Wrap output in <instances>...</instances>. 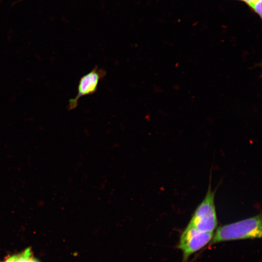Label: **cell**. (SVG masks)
<instances>
[{
  "instance_id": "obj_5",
  "label": "cell",
  "mask_w": 262,
  "mask_h": 262,
  "mask_svg": "<svg viewBox=\"0 0 262 262\" xmlns=\"http://www.w3.org/2000/svg\"><path fill=\"white\" fill-rule=\"evenodd\" d=\"M2 262H39L33 256L32 251L28 248L23 251L11 256Z\"/></svg>"
},
{
  "instance_id": "obj_2",
  "label": "cell",
  "mask_w": 262,
  "mask_h": 262,
  "mask_svg": "<svg viewBox=\"0 0 262 262\" xmlns=\"http://www.w3.org/2000/svg\"><path fill=\"white\" fill-rule=\"evenodd\" d=\"M214 198V193L211 190L210 187L188 225L200 231L213 232L217 225Z\"/></svg>"
},
{
  "instance_id": "obj_4",
  "label": "cell",
  "mask_w": 262,
  "mask_h": 262,
  "mask_svg": "<svg viewBox=\"0 0 262 262\" xmlns=\"http://www.w3.org/2000/svg\"><path fill=\"white\" fill-rule=\"evenodd\" d=\"M106 74V71L102 68L95 66L91 71L83 75L79 82L76 96L69 100L68 110L76 108L79 100L82 97L95 93L100 81L105 76Z\"/></svg>"
},
{
  "instance_id": "obj_7",
  "label": "cell",
  "mask_w": 262,
  "mask_h": 262,
  "mask_svg": "<svg viewBox=\"0 0 262 262\" xmlns=\"http://www.w3.org/2000/svg\"><path fill=\"white\" fill-rule=\"evenodd\" d=\"M243 0L245 1L249 5L250 3L253 2L255 0Z\"/></svg>"
},
{
  "instance_id": "obj_1",
  "label": "cell",
  "mask_w": 262,
  "mask_h": 262,
  "mask_svg": "<svg viewBox=\"0 0 262 262\" xmlns=\"http://www.w3.org/2000/svg\"><path fill=\"white\" fill-rule=\"evenodd\" d=\"M262 226L261 214L221 226L216 230L210 245L229 241L260 238Z\"/></svg>"
},
{
  "instance_id": "obj_6",
  "label": "cell",
  "mask_w": 262,
  "mask_h": 262,
  "mask_svg": "<svg viewBox=\"0 0 262 262\" xmlns=\"http://www.w3.org/2000/svg\"><path fill=\"white\" fill-rule=\"evenodd\" d=\"M249 5L261 16L262 0H255L250 3Z\"/></svg>"
},
{
  "instance_id": "obj_3",
  "label": "cell",
  "mask_w": 262,
  "mask_h": 262,
  "mask_svg": "<svg viewBox=\"0 0 262 262\" xmlns=\"http://www.w3.org/2000/svg\"><path fill=\"white\" fill-rule=\"evenodd\" d=\"M213 236V232L200 231L188 225L181 233L178 245L182 252V262H187L189 257L206 246Z\"/></svg>"
}]
</instances>
